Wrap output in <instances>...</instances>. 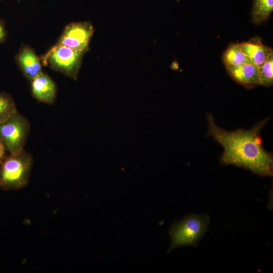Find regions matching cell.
<instances>
[{"instance_id": "cell-8", "label": "cell", "mask_w": 273, "mask_h": 273, "mask_svg": "<svg viewBox=\"0 0 273 273\" xmlns=\"http://www.w3.org/2000/svg\"><path fill=\"white\" fill-rule=\"evenodd\" d=\"M16 59L23 75L30 81L42 72L39 59L35 51L28 46H22Z\"/></svg>"}, {"instance_id": "cell-15", "label": "cell", "mask_w": 273, "mask_h": 273, "mask_svg": "<svg viewBox=\"0 0 273 273\" xmlns=\"http://www.w3.org/2000/svg\"><path fill=\"white\" fill-rule=\"evenodd\" d=\"M7 32L4 22L0 20V43L4 42L6 39Z\"/></svg>"}, {"instance_id": "cell-2", "label": "cell", "mask_w": 273, "mask_h": 273, "mask_svg": "<svg viewBox=\"0 0 273 273\" xmlns=\"http://www.w3.org/2000/svg\"><path fill=\"white\" fill-rule=\"evenodd\" d=\"M32 165V155L25 149L17 154L7 155L0 163V189L13 191L26 187Z\"/></svg>"}, {"instance_id": "cell-5", "label": "cell", "mask_w": 273, "mask_h": 273, "mask_svg": "<svg viewBox=\"0 0 273 273\" xmlns=\"http://www.w3.org/2000/svg\"><path fill=\"white\" fill-rule=\"evenodd\" d=\"M30 131L28 119L18 110L0 124V139L7 151L15 155L24 150Z\"/></svg>"}, {"instance_id": "cell-16", "label": "cell", "mask_w": 273, "mask_h": 273, "mask_svg": "<svg viewBox=\"0 0 273 273\" xmlns=\"http://www.w3.org/2000/svg\"><path fill=\"white\" fill-rule=\"evenodd\" d=\"M7 150L0 139V163L4 160L6 156L7 155L6 154Z\"/></svg>"}, {"instance_id": "cell-9", "label": "cell", "mask_w": 273, "mask_h": 273, "mask_svg": "<svg viewBox=\"0 0 273 273\" xmlns=\"http://www.w3.org/2000/svg\"><path fill=\"white\" fill-rule=\"evenodd\" d=\"M231 77L246 87L259 84L258 68L252 63H245L235 67H226Z\"/></svg>"}, {"instance_id": "cell-12", "label": "cell", "mask_w": 273, "mask_h": 273, "mask_svg": "<svg viewBox=\"0 0 273 273\" xmlns=\"http://www.w3.org/2000/svg\"><path fill=\"white\" fill-rule=\"evenodd\" d=\"M273 10V0H253L252 19L255 24L266 20Z\"/></svg>"}, {"instance_id": "cell-10", "label": "cell", "mask_w": 273, "mask_h": 273, "mask_svg": "<svg viewBox=\"0 0 273 273\" xmlns=\"http://www.w3.org/2000/svg\"><path fill=\"white\" fill-rule=\"evenodd\" d=\"M238 45L241 51L258 67L261 66L268 56L273 53L272 49L263 44L258 37Z\"/></svg>"}, {"instance_id": "cell-6", "label": "cell", "mask_w": 273, "mask_h": 273, "mask_svg": "<svg viewBox=\"0 0 273 273\" xmlns=\"http://www.w3.org/2000/svg\"><path fill=\"white\" fill-rule=\"evenodd\" d=\"M95 29L89 22H72L64 29L57 43L86 52Z\"/></svg>"}, {"instance_id": "cell-1", "label": "cell", "mask_w": 273, "mask_h": 273, "mask_svg": "<svg viewBox=\"0 0 273 273\" xmlns=\"http://www.w3.org/2000/svg\"><path fill=\"white\" fill-rule=\"evenodd\" d=\"M207 135L212 136L223 148L220 158L222 165H234L263 176L273 175L272 154L262 146L260 131L267 123L265 118L251 129L228 131L218 127L211 114H208Z\"/></svg>"}, {"instance_id": "cell-11", "label": "cell", "mask_w": 273, "mask_h": 273, "mask_svg": "<svg viewBox=\"0 0 273 273\" xmlns=\"http://www.w3.org/2000/svg\"><path fill=\"white\" fill-rule=\"evenodd\" d=\"M226 67H235L245 63L253 64L252 61L240 50L238 43H231L223 56Z\"/></svg>"}, {"instance_id": "cell-4", "label": "cell", "mask_w": 273, "mask_h": 273, "mask_svg": "<svg viewBox=\"0 0 273 273\" xmlns=\"http://www.w3.org/2000/svg\"><path fill=\"white\" fill-rule=\"evenodd\" d=\"M85 53L56 43L42 57L41 59L44 64L53 70L77 80Z\"/></svg>"}, {"instance_id": "cell-14", "label": "cell", "mask_w": 273, "mask_h": 273, "mask_svg": "<svg viewBox=\"0 0 273 273\" xmlns=\"http://www.w3.org/2000/svg\"><path fill=\"white\" fill-rule=\"evenodd\" d=\"M258 68L259 84L270 86L273 83V53L270 54L263 64Z\"/></svg>"}, {"instance_id": "cell-7", "label": "cell", "mask_w": 273, "mask_h": 273, "mask_svg": "<svg viewBox=\"0 0 273 273\" xmlns=\"http://www.w3.org/2000/svg\"><path fill=\"white\" fill-rule=\"evenodd\" d=\"M31 94L36 100L47 104H53L57 96V86L46 73L41 72L31 81Z\"/></svg>"}, {"instance_id": "cell-13", "label": "cell", "mask_w": 273, "mask_h": 273, "mask_svg": "<svg viewBox=\"0 0 273 273\" xmlns=\"http://www.w3.org/2000/svg\"><path fill=\"white\" fill-rule=\"evenodd\" d=\"M16 111V104L13 98L5 92L0 93V124L8 120Z\"/></svg>"}, {"instance_id": "cell-17", "label": "cell", "mask_w": 273, "mask_h": 273, "mask_svg": "<svg viewBox=\"0 0 273 273\" xmlns=\"http://www.w3.org/2000/svg\"><path fill=\"white\" fill-rule=\"evenodd\" d=\"M0 1H1V0H0Z\"/></svg>"}, {"instance_id": "cell-3", "label": "cell", "mask_w": 273, "mask_h": 273, "mask_svg": "<svg viewBox=\"0 0 273 273\" xmlns=\"http://www.w3.org/2000/svg\"><path fill=\"white\" fill-rule=\"evenodd\" d=\"M210 222L208 215L191 214L170 227L171 244L168 252L184 246L195 247L208 230Z\"/></svg>"}]
</instances>
